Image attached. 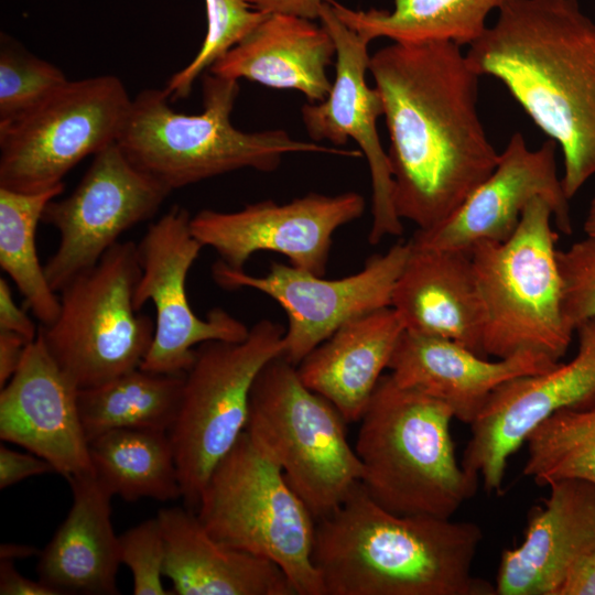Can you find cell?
<instances>
[{
    "instance_id": "obj_1",
    "label": "cell",
    "mask_w": 595,
    "mask_h": 595,
    "mask_svg": "<svg viewBox=\"0 0 595 595\" xmlns=\"http://www.w3.org/2000/svg\"><path fill=\"white\" fill-rule=\"evenodd\" d=\"M461 47L393 42L370 57L390 139L394 209L418 230L444 223L499 160L478 112L480 76Z\"/></svg>"
},
{
    "instance_id": "obj_2",
    "label": "cell",
    "mask_w": 595,
    "mask_h": 595,
    "mask_svg": "<svg viewBox=\"0 0 595 595\" xmlns=\"http://www.w3.org/2000/svg\"><path fill=\"white\" fill-rule=\"evenodd\" d=\"M496 11L466 57L558 144L572 199L595 176V22L577 0H500Z\"/></svg>"
},
{
    "instance_id": "obj_3",
    "label": "cell",
    "mask_w": 595,
    "mask_h": 595,
    "mask_svg": "<svg viewBox=\"0 0 595 595\" xmlns=\"http://www.w3.org/2000/svg\"><path fill=\"white\" fill-rule=\"evenodd\" d=\"M483 538L475 522L391 512L359 483L316 520L313 562L324 595H496L473 574Z\"/></svg>"
},
{
    "instance_id": "obj_4",
    "label": "cell",
    "mask_w": 595,
    "mask_h": 595,
    "mask_svg": "<svg viewBox=\"0 0 595 595\" xmlns=\"http://www.w3.org/2000/svg\"><path fill=\"white\" fill-rule=\"evenodd\" d=\"M238 94V80L208 72L203 75V111L185 115L170 107L164 89L142 90L132 99L117 143L171 192L240 169L273 172L289 153L363 156L360 150L296 140L281 129H237L230 115Z\"/></svg>"
},
{
    "instance_id": "obj_5",
    "label": "cell",
    "mask_w": 595,
    "mask_h": 595,
    "mask_svg": "<svg viewBox=\"0 0 595 595\" xmlns=\"http://www.w3.org/2000/svg\"><path fill=\"white\" fill-rule=\"evenodd\" d=\"M451 409L382 375L359 419L355 452L360 484L398 515L452 518L477 490L478 479L457 462Z\"/></svg>"
},
{
    "instance_id": "obj_6",
    "label": "cell",
    "mask_w": 595,
    "mask_h": 595,
    "mask_svg": "<svg viewBox=\"0 0 595 595\" xmlns=\"http://www.w3.org/2000/svg\"><path fill=\"white\" fill-rule=\"evenodd\" d=\"M553 224L550 204L536 197L508 239L470 251L487 357L532 353L559 363L569 349L575 331L564 315Z\"/></svg>"
},
{
    "instance_id": "obj_7",
    "label": "cell",
    "mask_w": 595,
    "mask_h": 595,
    "mask_svg": "<svg viewBox=\"0 0 595 595\" xmlns=\"http://www.w3.org/2000/svg\"><path fill=\"white\" fill-rule=\"evenodd\" d=\"M195 512L218 541L279 565L296 595H324L313 562L316 520L246 431L210 473Z\"/></svg>"
},
{
    "instance_id": "obj_8",
    "label": "cell",
    "mask_w": 595,
    "mask_h": 595,
    "mask_svg": "<svg viewBox=\"0 0 595 595\" xmlns=\"http://www.w3.org/2000/svg\"><path fill=\"white\" fill-rule=\"evenodd\" d=\"M347 422L325 397L302 381L282 356L257 376L246 432L281 468L315 520L328 515L360 483V461L346 436Z\"/></svg>"
},
{
    "instance_id": "obj_9",
    "label": "cell",
    "mask_w": 595,
    "mask_h": 595,
    "mask_svg": "<svg viewBox=\"0 0 595 595\" xmlns=\"http://www.w3.org/2000/svg\"><path fill=\"white\" fill-rule=\"evenodd\" d=\"M140 274L138 245L117 242L62 288L56 320L40 325L50 354L79 389L139 368L150 349L154 322L133 302Z\"/></svg>"
},
{
    "instance_id": "obj_10",
    "label": "cell",
    "mask_w": 595,
    "mask_h": 595,
    "mask_svg": "<svg viewBox=\"0 0 595 595\" xmlns=\"http://www.w3.org/2000/svg\"><path fill=\"white\" fill-rule=\"evenodd\" d=\"M284 332L261 320L241 342L208 340L195 348L169 431L186 508L196 510L210 473L246 430L253 382L282 356Z\"/></svg>"
},
{
    "instance_id": "obj_11",
    "label": "cell",
    "mask_w": 595,
    "mask_h": 595,
    "mask_svg": "<svg viewBox=\"0 0 595 595\" xmlns=\"http://www.w3.org/2000/svg\"><path fill=\"white\" fill-rule=\"evenodd\" d=\"M132 99L115 75L68 80L26 113L0 122V187L37 193L117 142Z\"/></svg>"
},
{
    "instance_id": "obj_12",
    "label": "cell",
    "mask_w": 595,
    "mask_h": 595,
    "mask_svg": "<svg viewBox=\"0 0 595 595\" xmlns=\"http://www.w3.org/2000/svg\"><path fill=\"white\" fill-rule=\"evenodd\" d=\"M171 191L137 167L117 142L94 155L76 188L52 199L42 221L60 234L56 251L44 264L58 293L78 273L94 267L119 237L151 218Z\"/></svg>"
},
{
    "instance_id": "obj_13",
    "label": "cell",
    "mask_w": 595,
    "mask_h": 595,
    "mask_svg": "<svg viewBox=\"0 0 595 595\" xmlns=\"http://www.w3.org/2000/svg\"><path fill=\"white\" fill-rule=\"evenodd\" d=\"M410 250L409 242H397L370 257L360 271L333 280L279 262L256 277L218 260L212 274L225 290L253 289L280 304L288 317L282 357L298 366L347 322L391 305Z\"/></svg>"
},
{
    "instance_id": "obj_14",
    "label": "cell",
    "mask_w": 595,
    "mask_h": 595,
    "mask_svg": "<svg viewBox=\"0 0 595 595\" xmlns=\"http://www.w3.org/2000/svg\"><path fill=\"white\" fill-rule=\"evenodd\" d=\"M188 210L174 205L151 224L138 245L141 274L134 291L139 311L155 307L154 335L140 368L158 374H184L195 348L208 340L241 342L249 329L227 311L215 307L197 316L186 294V278L204 247L191 229Z\"/></svg>"
},
{
    "instance_id": "obj_15",
    "label": "cell",
    "mask_w": 595,
    "mask_h": 595,
    "mask_svg": "<svg viewBox=\"0 0 595 595\" xmlns=\"http://www.w3.org/2000/svg\"><path fill=\"white\" fill-rule=\"evenodd\" d=\"M365 206L356 192L309 193L285 204L266 199L235 212L203 209L192 216L191 229L232 269L244 270L258 251H273L291 266L324 277L334 232L359 218Z\"/></svg>"
},
{
    "instance_id": "obj_16",
    "label": "cell",
    "mask_w": 595,
    "mask_h": 595,
    "mask_svg": "<svg viewBox=\"0 0 595 595\" xmlns=\"http://www.w3.org/2000/svg\"><path fill=\"white\" fill-rule=\"evenodd\" d=\"M577 350L569 363L541 374L513 378L490 396L470 424L462 457L464 469L489 493L502 487L508 458L554 413L595 402V317L575 328Z\"/></svg>"
},
{
    "instance_id": "obj_17",
    "label": "cell",
    "mask_w": 595,
    "mask_h": 595,
    "mask_svg": "<svg viewBox=\"0 0 595 595\" xmlns=\"http://www.w3.org/2000/svg\"><path fill=\"white\" fill-rule=\"evenodd\" d=\"M556 149L549 138L530 149L522 133L515 132L494 171L458 209L433 229H416L409 242L469 253L480 245L502 242L517 229L524 208L536 197L550 204L555 227L570 235V199L558 172Z\"/></svg>"
},
{
    "instance_id": "obj_18",
    "label": "cell",
    "mask_w": 595,
    "mask_h": 595,
    "mask_svg": "<svg viewBox=\"0 0 595 595\" xmlns=\"http://www.w3.org/2000/svg\"><path fill=\"white\" fill-rule=\"evenodd\" d=\"M318 19L336 46L335 79L323 101L302 106V121L314 141L327 140L340 148L353 139L359 145L368 163L372 187L368 241L377 245L387 236H400L403 227L393 205L388 153L377 129V120L383 113L382 100L377 88L366 82L371 57L369 42L336 15L331 2L322 7Z\"/></svg>"
},
{
    "instance_id": "obj_19",
    "label": "cell",
    "mask_w": 595,
    "mask_h": 595,
    "mask_svg": "<svg viewBox=\"0 0 595 595\" xmlns=\"http://www.w3.org/2000/svg\"><path fill=\"white\" fill-rule=\"evenodd\" d=\"M75 382L39 333L0 392V437L44 458L66 479L95 473Z\"/></svg>"
},
{
    "instance_id": "obj_20",
    "label": "cell",
    "mask_w": 595,
    "mask_h": 595,
    "mask_svg": "<svg viewBox=\"0 0 595 595\" xmlns=\"http://www.w3.org/2000/svg\"><path fill=\"white\" fill-rule=\"evenodd\" d=\"M549 487L521 544L501 553L496 595H558L572 564L595 549V486L566 479Z\"/></svg>"
},
{
    "instance_id": "obj_21",
    "label": "cell",
    "mask_w": 595,
    "mask_h": 595,
    "mask_svg": "<svg viewBox=\"0 0 595 595\" xmlns=\"http://www.w3.org/2000/svg\"><path fill=\"white\" fill-rule=\"evenodd\" d=\"M559 363L532 353L489 360L453 340L404 331L388 369L398 385L443 402L454 419L470 425L499 386Z\"/></svg>"
},
{
    "instance_id": "obj_22",
    "label": "cell",
    "mask_w": 595,
    "mask_h": 595,
    "mask_svg": "<svg viewBox=\"0 0 595 595\" xmlns=\"http://www.w3.org/2000/svg\"><path fill=\"white\" fill-rule=\"evenodd\" d=\"M410 247L390 305L404 331L450 339L487 357L483 350L484 311L470 253Z\"/></svg>"
},
{
    "instance_id": "obj_23",
    "label": "cell",
    "mask_w": 595,
    "mask_h": 595,
    "mask_svg": "<svg viewBox=\"0 0 595 595\" xmlns=\"http://www.w3.org/2000/svg\"><path fill=\"white\" fill-rule=\"evenodd\" d=\"M164 539V576L178 595H296L274 562L215 539L188 508L158 516Z\"/></svg>"
},
{
    "instance_id": "obj_24",
    "label": "cell",
    "mask_w": 595,
    "mask_h": 595,
    "mask_svg": "<svg viewBox=\"0 0 595 595\" xmlns=\"http://www.w3.org/2000/svg\"><path fill=\"white\" fill-rule=\"evenodd\" d=\"M73 502L39 553V580L58 594H118L119 537L111 521V490L95 473L67 478Z\"/></svg>"
},
{
    "instance_id": "obj_25",
    "label": "cell",
    "mask_w": 595,
    "mask_h": 595,
    "mask_svg": "<svg viewBox=\"0 0 595 595\" xmlns=\"http://www.w3.org/2000/svg\"><path fill=\"white\" fill-rule=\"evenodd\" d=\"M336 57L328 31L302 17L271 13L208 71L277 89H294L307 102L323 101L332 83L327 67Z\"/></svg>"
},
{
    "instance_id": "obj_26",
    "label": "cell",
    "mask_w": 595,
    "mask_h": 595,
    "mask_svg": "<svg viewBox=\"0 0 595 595\" xmlns=\"http://www.w3.org/2000/svg\"><path fill=\"white\" fill-rule=\"evenodd\" d=\"M403 332L391 306L359 316L305 356L298 365L299 375L347 423L359 421Z\"/></svg>"
},
{
    "instance_id": "obj_27",
    "label": "cell",
    "mask_w": 595,
    "mask_h": 595,
    "mask_svg": "<svg viewBox=\"0 0 595 595\" xmlns=\"http://www.w3.org/2000/svg\"><path fill=\"white\" fill-rule=\"evenodd\" d=\"M500 0H393L391 11L353 10L331 1L336 15L369 43L388 37L397 43L450 41L459 46L482 36L487 18Z\"/></svg>"
},
{
    "instance_id": "obj_28",
    "label": "cell",
    "mask_w": 595,
    "mask_h": 595,
    "mask_svg": "<svg viewBox=\"0 0 595 595\" xmlns=\"http://www.w3.org/2000/svg\"><path fill=\"white\" fill-rule=\"evenodd\" d=\"M184 374H158L139 367L79 389L78 409L88 442L117 429L169 432L180 410Z\"/></svg>"
},
{
    "instance_id": "obj_29",
    "label": "cell",
    "mask_w": 595,
    "mask_h": 595,
    "mask_svg": "<svg viewBox=\"0 0 595 595\" xmlns=\"http://www.w3.org/2000/svg\"><path fill=\"white\" fill-rule=\"evenodd\" d=\"M96 476L127 501L182 498L174 451L167 431L117 429L89 442Z\"/></svg>"
},
{
    "instance_id": "obj_30",
    "label": "cell",
    "mask_w": 595,
    "mask_h": 595,
    "mask_svg": "<svg viewBox=\"0 0 595 595\" xmlns=\"http://www.w3.org/2000/svg\"><path fill=\"white\" fill-rule=\"evenodd\" d=\"M63 190L64 184L37 193L0 187V266L43 326L54 323L61 305L40 263L35 232L45 207Z\"/></svg>"
},
{
    "instance_id": "obj_31",
    "label": "cell",
    "mask_w": 595,
    "mask_h": 595,
    "mask_svg": "<svg viewBox=\"0 0 595 595\" xmlns=\"http://www.w3.org/2000/svg\"><path fill=\"white\" fill-rule=\"evenodd\" d=\"M524 443L523 474L537 485L576 479L595 486V405L554 413Z\"/></svg>"
},
{
    "instance_id": "obj_32",
    "label": "cell",
    "mask_w": 595,
    "mask_h": 595,
    "mask_svg": "<svg viewBox=\"0 0 595 595\" xmlns=\"http://www.w3.org/2000/svg\"><path fill=\"white\" fill-rule=\"evenodd\" d=\"M204 1L206 35L192 62L167 80L164 90L170 100L187 97L195 80L268 15L255 10L246 0Z\"/></svg>"
},
{
    "instance_id": "obj_33",
    "label": "cell",
    "mask_w": 595,
    "mask_h": 595,
    "mask_svg": "<svg viewBox=\"0 0 595 595\" xmlns=\"http://www.w3.org/2000/svg\"><path fill=\"white\" fill-rule=\"evenodd\" d=\"M68 82L52 63L42 60L14 40L1 34L0 122L32 110Z\"/></svg>"
},
{
    "instance_id": "obj_34",
    "label": "cell",
    "mask_w": 595,
    "mask_h": 595,
    "mask_svg": "<svg viewBox=\"0 0 595 595\" xmlns=\"http://www.w3.org/2000/svg\"><path fill=\"white\" fill-rule=\"evenodd\" d=\"M121 564L133 578L134 595H166L163 586L165 548L159 518H151L119 536Z\"/></svg>"
},
{
    "instance_id": "obj_35",
    "label": "cell",
    "mask_w": 595,
    "mask_h": 595,
    "mask_svg": "<svg viewBox=\"0 0 595 595\" xmlns=\"http://www.w3.org/2000/svg\"><path fill=\"white\" fill-rule=\"evenodd\" d=\"M563 282L564 315L575 331L595 317V238L585 236L558 251Z\"/></svg>"
},
{
    "instance_id": "obj_36",
    "label": "cell",
    "mask_w": 595,
    "mask_h": 595,
    "mask_svg": "<svg viewBox=\"0 0 595 595\" xmlns=\"http://www.w3.org/2000/svg\"><path fill=\"white\" fill-rule=\"evenodd\" d=\"M55 472L44 458L0 446V488L6 489L26 478Z\"/></svg>"
},
{
    "instance_id": "obj_37",
    "label": "cell",
    "mask_w": 595,
    "mask_h": 595,
    "mask_svg": "<svg viewBox=\"0 0 595 595\" xmlns=\"http://www.w3.org/2000/svg\"><path fill=\"white\" fill-rule=\"evenodd\" d=\"M0 329L15 333L29 343L39 334L36 325L15 303L12 290L3 278L0 279Z\"/></svg>"
},
{
    "instance_id": "obj_38",
    "label": "cell",
    "mask_w": 595,
    "mask_h": 595,
    "mask_svg": "<svg viewBox=\"0 0 595 595\" xmlns=\"http://www.w3.org/2000/svg\"><path fill=\"white\" fill-rule=\"evenodd\" d=\"M558 595H595V549L572 564Z\"/></svg>"
},
{
    "instance_id": "obj_39",
    "label": "cell",
    "mask_w": 595,
    "mask_h": 595,
    "mask_svg": "<svg viewBox=\"0 0 595 595\" xmlns=\"http://www.w3.org/2000/svg\"><path fill=\"white\" fill-rule=\"evenodd\" d=\"M1 595H60L54 588L42 582L23 576L14 567L13 561L1 560L0 564Z\"/></svg>"
},
{
    "instance_id": "obj_40",
    "label": "cell",
    "mask_w": 595,
    "mask_h": 595,
    "mask_svg": "<svg viewBox=\"0 0 595 595\" xmlns=\"http://www.w3.org/2000/svg\"><path fill=\"white\" fill-rule=\"evenodd\" d=\"M255 10L263 13H283L315 20L322 7L332 0H246Z\"/></svg>"
},
{
    "instance_id": "obj_41",
    "label": "cell",
    "mask_w": 595,
    "mask_h": 595,
    "mask_svg": "<svg viewBox=\"0 0 595 595\" xmlns=\"http://www.w3.org/2000/svg\"><path fill=\"white\" fill-rule=\"evenodd\" d=\"M30 343L22 336L0 329V387L2 388L20 367Z\"/></svg>"
},
{
    "instance_id": "obj_42",
    "label": "cell",
    "mask_w": 595,
    "mask_h": 595,
    "mask_svg": "<svg viewBox=\"0 0 595 595\" xmlns=\"http://www.w3.org/2000/svg\"><path fill=\"white\" fill-rule=\"evenodd\" d=\"M40 553L34 547L17 543H4L0 547L1 560L13 561L25 559Z\"/></svg>"
},
{
    "instance_id": "obj_43",
    "label": "cell",
    "mask_w": 595,
    "mask_h": 595,
    "mask_svg": "<svg viewBox=\"0 0 595 595\" xmlns=\"http://www.w3.org/2000/svg\"><path fill=\"white\" fill-rule=\"evenodd\" d=\"M583 229L585 236L595 238V195L593 196L584 219Z\"/></svg>"
}]
</instances>
